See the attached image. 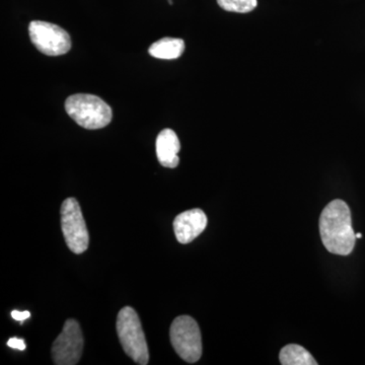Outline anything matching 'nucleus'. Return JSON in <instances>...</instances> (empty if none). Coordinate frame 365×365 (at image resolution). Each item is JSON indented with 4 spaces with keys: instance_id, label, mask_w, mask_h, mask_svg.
<instances>
[{
    "instance_id": "12",
    "label": "nucleus",
    "mask_w": 365,
    "mask_h": 365,
    "mask_svg": "<svg viewBox=\"0 0 365 365\" xmlns=\"http://www.w3.org/2000/svg\"><path fill=\"white\" fill-rule=\"evenodd\" d=\"M217 4L227 11L248 14L258 6V0H217Z\"/></svg>"
},
{
    "instance_id": "5",
    "label": "nucleus",
    "mask_w": 365,
    "mask_h": 365,
    "mask_svg": "<svg viewBox=\"0 0 365 365\" xmlns=\"http://www.w3.org/2000/svg\"><path fill=\"white\" fill-rule=\"evenodd\" d=\"M61 227L67 247L74 254H83L90 242L88 228L76 198H67L61 206Z\"/></svg>"
},
{
    "instance_id": "11",
    "label": "nucleus",
    "mask_w": 365,
    "mask_h": 365,
    "mask_svg": "<svg viewBox=\"0 0 365 365\" xmlns=\"http://www.w3.org/2000/svg\"><path fill=\"white\" fill-rule=\"evenodd\" d=\"M280 364L283 365H317L318 362L306 348L300 345L289 344L281 349Z\"/></svg>"
},
{
    "instance_id": "13",
    "label": "nucleus",
    "mask_w": 365,
    "mask_h": 365,
    "mask_svg": "<svg viewBox=\"0 0 365 365\" xmlns=\"http://www.w3.org/2000/svg\"><path fill=\"white\" fill-rule=\"evenodd\" d=\"M7 346L14 348V349L21 350V351L26 349L25 341L19 339V338H11V339L7 341Z\"/></svg>"
},
{
    "instance_id": "7",
    "label": "nucleus",
    "mask_w": 365,
    "mask_h": 365,
    "mask_svg": "<svg viewBox=\"0 0 365 365\" xmlns=\"http://www.w3.org/2000/svg\"><path fill=\"white\" fill-rule=\"evenodd\" d=\"M83 336L76 319H67L61 334L52 346V359L56 365L78 364L83 350Z\"/></svg>"
},
{
    "instance_id": "15",
    "label": "nucleus",
    "mask_w": 365,
    "mask_h": 365,
    "mask_svg": "<svg viewBox=\"0 0 365 365\" xmlns=\"http://www.w3.org/2000/svg\"><path fill=\"white\" fill-rule=\"evenodd\" d=\"M362 234H360V232H357L356 234V239H361Z\"/></svg>"
},
{
    "instance_id": "2",
    "label": "nucleus",
    "mask_w": 365,
    "mask_h": 365,
    "mask_svg": "<svg viewBox=\"0 0 365 365\" xmlns=\"http://www.w3.org/2000/svg\"><path fill=\"white\" fill-rule=\"evenodd\" d=\"M67 114L83 128L97 130L112 121L111 107L102 98L88 93H76L67 98Z\"/></svg>"
},
{
    "instance_id": "9",
    "label": "nucleus",
    "mask_w": 365,
    "mask_h": 365,
    "mask_svg": "<svg viewBox=\"0 0 365 365\" xmlns=\"http://www.w3.org/2000/svg\"><path fill=\"white\" fill-rule=\"evenodd\" d=\"M181 150L179 138L176 132L172 129H163L157 138V155L158 162L163 167L175 169L180 163L178 157Z\"/></svg>"
},
{
    "instance_id": "6",
    "label": "nucleus",
    "mask_w": 365,
    "mask_h": 365,
    "mask_svg": "<svg viewBox=\"0 0 365 365\" xmlns=\"http://www.w3.org/2000/svg\"><path fill=\"white\" fill-rule=\"evenodd\" d=\"M29 35L35 47L47 56H60L71 51V36L61 26L54 24L31 21Z\"/></svg>"
},
{
    "instance_id": "16",
    "label": "nucleus",
    "mask_w": 365,
    "mask_h": 365,
    "mask_svg": "<svg viewBox=\"0 0 365 365\" xmlns=\"http://www.w3.org/2000/svg\"><path fill=\"white\" fill-rule=\"evenodd\" d=\"M169 4H170V6H173V1H172V0H169Z\"/></svg>"
},
{
    "instance_id": "10",
    "label": "nucleus",
    "mask_w": 365,
    "mask_h": 365,
    "mask_svg": "<svg viewBox=\"0 0 365 365\" xmlns=\"http://www.w3.org/2000/svg\"><path fill=\"white\" fill-rule=\"evenodd\" d=\"M185 42L178 38H163L150 46L148 53L155 58L173 60L182 56Z\"/></svg>"
},
{
    "instance_id": "1",
    "label": "nucleus",
    "mask_w": 365,
    "mask_h": 365,
    "mask_svg": "<svg viewBox=\"0 0 365 365\" xmlns=\"http://www.w3.org/2000/svg\"><path fill=\"white\" fill-rule=\"evenodd\" d=\"M319 235L324 246L330 253L339 256L352 253L356 234L352 227L351 212L344 201L336 199L322 211Z\"/></svg>"
},
{
    "instance_id": "8",
    "label": "nucleus",
    "mask_w": 365,
    "mask_h": 365,
    "mask_svg": "<svg viewBox=\"0 0 365 365\" xmlns=\"http://www.w3.org/2000/svg\"><path fill=\"white\" fill-rule=\"evenodd\" d=\"M207 216L201 209L185 211L175 218L174 230L178 242L182 245L193 242L207 227Z\"/></svg>"
},
{
    "instance_id": "3",
    "label": "nucleus",
    "mask_w": 365,
    "mask_h": 365,
    "mask_svg": "<svg viewBox=\"0 0 365 365\" xmlns=\"http://www.w3.org/2000/svg\"><path fill=\"white\" fill-rule=\"evenodd\" d=\"M117 334L125 353L137 364L150 361V351L138 314L130 307H125L117 317Z\"/></svg>"
},
{
    "instance_id": "4",
    "label": "nucleus",
    "mask_w": 365,
    "mask_h": 365,
    "mask_svg": "<svg viewBox=\"0 0 365 365\" xmlns=\"http://www.w3.org/2000/svg\"><path fill=\"white\" fill-rule=\"evenodd\" d=\"M170 342L178 355L189 364H195L202 355L200 329L189 316L178 317L170 331Z\"/></svg>"
},
{
    "instance_id": "14",
    "label": "nucleus",
    "mask_w": 365,
    "mask_h": 365,
    "mask_svg": "<svg viewBox=\"0 0 365 365\" xmlns=\"http://www.w3.org/2000/svg\"><path fill=\"white\" fill-rule=\"evenodd\" d=\"M11 317H13V318L16 319V321L21 322V323L23 324V322L25 321V319L30 318L31 314L30 312L28 311H13L11 312Z\"/></svg>"
}]
</instances>
